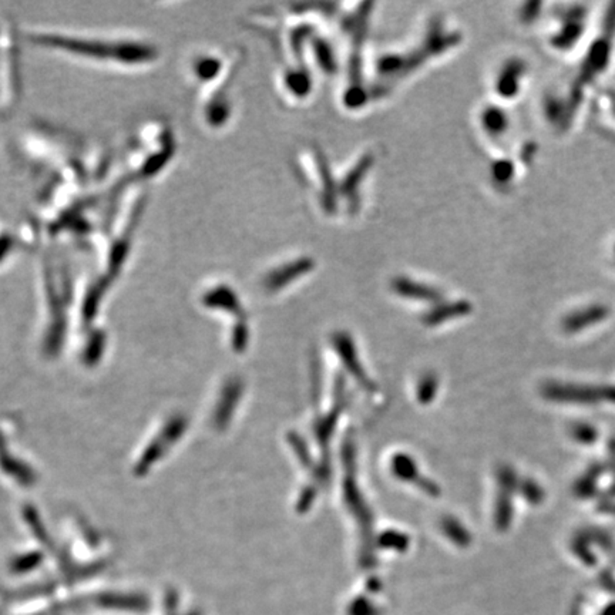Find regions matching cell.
I'll return each instance as SVG.
<instances>
[{
	"label": "cell",
	"mask_w": 615,
	"mask_h": 615,
	"mask_svg": "<svg viewBox=\"0 0 615 615\" xmlns=\"http://www.w3.org/2000/svg\"><path fill=\"white\" fill-rule=\"evenodd\" d=\"M25 39L33 47L113 70H145L161 59L154 42L127 33L32 29Z\"/></svg>",
	"instance_id": "cell-1"
},
{
	"label": "cell",
	"mask_w": 615,
	"mask_h": 615,
	"mask_svg": "<svg viewBox=\"0 0 615 615\" xmlns=\"http://www.w3.org/2000/svg\"><path fill=\"white\" fill-rule=\"evenodd\" d=\"M592 33V13L588 5L563 4L551 12L547 43L554 52L566 56L584 47L585 37Z\"/></svg>",
	"instance_id": "cell-2"
}]
</instances>
